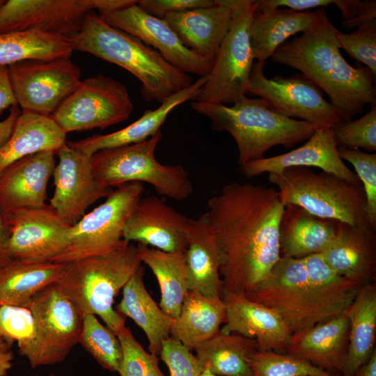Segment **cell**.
Masks as SVG:
<instances>
[{"label":"cell","mask_w":376,"mask_h":376,"mask_svg":"<svg viewBox=\"0 0 376 376\" xmlns=\"http://www.w3.org/2000/svg\"><path fill=\"white\" fill-rule=\"evenodd\" d=\"M207 205L220 249L222 293L246 295L281 258L284 204L280 193L274 187L232 182L210 197Z\"/></svg>","instance_id":"obj_1"},{"label":"cell","mask_w":376,"mask_h":376,"mask_svg":"<svg viewBox=\"0 0 376 376\" xmlns=\"http://www.w3.org/2000/svg\"><path fill=\"white\" fill-rule=\"evenodd\" d=\"M363 285L336 274L316 253L281 257L245 296L275 311L293 334L343 314Z\"/></svg>","instance_id":"obj_2"},{"label":"cell","mask_w":376,"mask_h":376,"mask_svg":"<svg viewBox=\"0 0 376 376\" xmlns=\"http://www.w3.org/2000/svg\"><path fill=\"white\" fill-rule=\"evenodd\" d=\"M325 8L307 31L281 45L272 56L274 62L299 70L330 99L343 121L352 120L366 105L376 104V77L365 65L346 61L340 53L336 33Z\"/></svg>","instance_id":"obj_3"},{"label":"cell","mask_w":376,"mask_h":376,"mask_svg":"<svg viewBox=\"0 0 376 376\" xmlns=\"http://www.w3.org/2000/svg\"><path fill=\"white\" fill-rule=\"evenodd\" d=\"M73 51L88 53L130 72L141 83L140 93L147 102L162 104L188 87L191 77L168 63L140 39L111 26L91 11L77 33L68 37Z\"/></svg>","instance_id":"obj_4"},{"label":"cell","mask_w":376,"mask_h":376,"mask_svg":"<svg viewBox=\"0 0 376 376\" xmlns=\"http://www.w3.org/2000/svg\"><path fill=\"white\" fill-rule=\"evenodd\" d=\"M191 107L210 120L213 130L232 136L237 147L239 166L263 158L273 146L292 148L308 140L316 130L306 121L273 111L260 97L244 96L230 107L192 101Z\"/></svg>","instance_id":"obj_5"},{"label":"cell","mask_w":376,"mask_h":376,"mask_svg":"<svg viewBox=\"0 0 376 376\" xmlns=\"http://www.w3.org/2000/svg\"><path fill=\"white\" fill-rule=\"evenodd\" d=\"M141 263L136 245L126 242L110 253L63 264L55 283L82 315L99 316L117 335L125 318L113 307L114 299Z\"/></svg>","instance_id":"obj_6"},{"label":"cell","mask_w":376,"mask_h":376,"mask_svg":"<svg viewBox=\"0 0 376 376\" xmlns=\"http://www.w3.org/2000/svg\"><path fill=\"white\" fill-rule=\"evenodd\" d=\"M268 180L277 187L284 205L294 204L321 218L368 226L361 183H353L322 171L315 173L303 166L269 173Z\"/></svg>","instance_id":"obj_7"},{"label":"cell","mask_w":376,"mask_h":376,"mask_svg":"<svg viewBox=\"0 0 376 376\" xmlns=\"http://www.w3.org/2000/svg\"><path fill=\"white\" fill-rule=\"evenodd\" d=\"M162 131L146 140L100 150L91 157L96 180L111 188L128 182H146L164 198H187L194 187L187 170L181 165L163 164L155 157Z\"/></svg>","instance_id":"obj_8"},{"label":"cell","mask_w":376,"mask_h":376,"mask_svg":"<svg viewBox=\"0 0 376 376\" xmlns=\"http://www.w3.org/2000/svg\"><path fill=\"white\" fill-rule=\"evenodd\" d=\"M221 1L231 9L230 27L195 101L226 105L233 104L247 95L255 59L249 35L255 1Z\"/></svg>","instance_id":"obj_9"},{"label":"cell","mask_w":376,"mask_h":376,"mask_svg":"<svg viewBox=\"0 0 376 376\" xmlns=\"http://www.w3.org/2000/svg\"><path fill=\"white\" fill-rule=\"evenodd\" d=\"M144 187L141 182L121 185L100 205L86 213L69 232L67 246L52 263L65 264L110 253L126 242L124 228Z\"/></svg>","instance_id":"obj_10"},{"label":"cell","mask_w":376,"mask_h":376,"mask_svg":"<svg viewBox=\"0 0 376 376\" xmlns=\"http://www.w3.org/2000/svg\"><path fill=\"white\" fill-rule=\"evenodd\" d=\"M134 109L127 87L103 75L81 80L51 116L68 132L104 129L127 120Z\"/></svg>","instance_id":"obj_11"},{"label":"cell","mask_w":376,"mask_h":376,"mask_svg":"<svg viewBox=\"0 0 376 376\" xmlns=\"http://www.w3.org/2000/svg\"><path fill=\"white\" fill-rule=\"evenodd\" d=\"M28 308L36 326L31 368L63 362L78 343L82 330V315L54 282L32 298Z\"/></svg>","instance_id":"obj_12"},{"label":"cell","mask_w":376,"mask_h":376,"mask_svg":"<svg viewBox=\"0 0 376 376\" xmlns=\"http://www.w3.org/2000/svg\"><path fill=\"white\" fill-rule=\"evenodd\" d=\"M264 62L253 63L247 95L263 99L274 112L287 118H297L317 129H331L342 120L327 102L323 91L302 73L267 78Z\"/></svg>","instance_id":"obj_13"},{"label":"cell","mask_w":376,"mask_h":376,"mask_svg":"<svg viewBox=\"0 0 376 376\" xmlns=\"http://www.w3.org/2000/svg\"><path fill=\"white\" fill-rule=\"evenodd\" d=\"M22 112L51 116L75 90L81 70L70 57L26 60L8 66Z\"/></svg>","instance_id":"obj_14"},{"label":"cell","mask_w":376,"mask_h":376,"mask_svg":"<svg viewBox=\"0 0 376 376\" xmlns=\"http://www.w3.org/2000/svg\"><path fill=\"white\" fill-rule=\"evenodd\" d=\"M4 219L10 230L7 253L10 260L52 262L67 246L71 226L49 204L19 210Z\"/></svg>","instance_id":"obj_15"},{"label":"cell","mask_w":376,"mask_h":376,"mask_svg":"<svg viewBox=\"0 0 376 376\" xmlns=\"http://www.w3.org/2000/svg\"><path fill=\"white\" fill-rule=\"evenodd\" d=\"M137 3L99 15L111 26L152 47L168 63L180 70L187 74L207 76L214 61L186 47L164 19L148 14Z\"/></svg>","instance_id":"obj_16"},{"label":"cell","mask_w":376,"mask_h":376,"mask_svg":"<svg viewBox=\"0 0 376 376\" xmlns=\"http://www.w3.org/2000/svg\"><path fill=\"white\" fill-rule=\"evenodd\" d=\"M58 162L53 175L55 187L49 205L68 225L74 226L92 204L105 198L112 191L96 180L91 157L65 142L56 152Z\"/></svg>","instance_id":"obj_17"},{"label":"cell","mask_w":376,"mask_h":376,"mask_svg":"<svg viewBox=\"0 0 376 376\" xmlns=\"http://www.w3.org/2000/svg\"><path fill=\"white\" fill-rule=\"evenodd\" d=\"M95 0H8L0 7V34L37 31L69 37L80 31Z\"/></svg>","instance_id":"obj_18"},{"label":"cell","mask_w":376,"mask_h":376,"mask_svg":"<svg viewBox=\"0 0 376 376\" xmlns=\"http://www.w3.org/2000/svg\"><path fill=\"white\" fill-rule=\"evenodd\" d=\"M189 219L164 197L141 198L124 228L123 239L165 252L185 251Z\"/></svg>","instance_id":"obj_19"},{"label":"cell","mask_w":376,"mask_h":376,"mask_svg":"<svg viewBox=\"0 0 376 376\" xmlns=\"http://www.w3.org/2000/svg\"><path fill=\"white\" fill-rule=\"evenodd\" d=\"M52 150L27 156L0 174V212L3 217L15 212L47 205V185L56 164Z\"/></svg>","instance_id":"obj_20"},{"label":"cell","mask_w":376,"mask_h":376,"mask_svg":"<svg viewBox=\"0 0 376 376\" xmlns=\"http://www.w3.org/2000/svg\"><path fill=\"white\" fill-rule=\"evenodd\" d=\"M293 166L316 167L353 183H361L357 175L340 158L331 129H317L301 146L288 152L263 157L240 166L246 178L263 173H280Z\"/></svg>","instance_id":"obj_21"},{"label":"cell","mask_w":376,"mask_h":376,"mask_svg":"<svg viewBox=\"0 0 376 376\" xmlns=\"http://www.w3.org/2000/svg\"><path fill=\"white\" fill-rule=\"evenodd\" d=\"M221 297L226 308L221 332L255 339L259 350L286 353L291 334L275 311L244 295L222 293Z\"/></svg>","instance_id":"obj_22"},{"label":"cell","mask_w":376,"mask_h":376,"mask_svg":"<svg viewBox=\"0 0 376 376\" xmlns=\"http://www.w3.org/2000/svg\"><path fill=\"white\" fill-rule=\"evenodd\" d=\"M340 276L363 285L376 278V230L338 221L334 238L320 253Z\"/></svg>","instance_id":"obj_23"},{"label":"cell","mask_w":376,"mask_h":376,"mask_svg":"<svg viewBox=\"0 0 376 376\" xmlns=\"http://www.w3.org/2000/svg\"><path fill=\"white\" fill-rule=\"evenodd\" d=\"M207 79V76L200 77L188 87L170 96L157 109L146 110L139 118L123 129L66 143L71 148L92 156L102 150L143 141L161 130L162 125L175 107L189 100L195 101Z\"/></svg>","instance_id":"obj_24"},{"label":"cell","mask_w":376,"mask_h":376,"mask_svg":"<svg viewBox=\"0 0 376 376\" xmlns=\"http://www.w3.org/2000/svg\"><path fill=\"white\" fill-rule=\"evenodd\" d=\"M231 18V9L216 0L212 6L171 14L164 19L186 47L214 61Z\"/></svg>","instance_id":"obj_25"},{"label":"cell","mask_w":376,"mask_h":376,"mask_svg":"<svg viewBox=\"0 0 376 376\" xmlns=\"http://www.w3.org/2000/svg\"><path fill=\"white\" fill-rule=\"evenodd\" d=\"M185 251L189 290L221 296L219 246L207 212L189 218Z\"/></svg>","instance_id":"obj_26"},{"label":"cell","mask_w":376,"mask_h":376,"mask_svg":"<svg viewBox=\"0 0 376 376\" xmlns=\"http://www.w3.org/2000/svg\"><path fill=\"white\" fill-rule=\"evenodd\" d=\"M350 324L342 314L291 334L286 353L302 358L331 373L342 374L349 341Z\"/></svg>","instance_id":"obj_27"},{"label":"cell","mask_w":376,"mask_h":376,"mask_svg":"<svg viewBox=\"0 0 376 376\" xmlns=\"http://www.w3.org/2000/svg\"><path fill=\"white\" fill-rule=\"evenodd\" d=\"M338 224L297 205H285L279 225L281 257L300 258L321 253L334 238Z\"/></svg>","instance_id":"obj_28"},{"label":"cell","mask_w":376,"mask_h":376,"mask_svg":"<svg viewBox=\"0 0 376 376\" xmlns=\"http://www.w3.org/2000/svg\"><path fill=\"white\" fill-rule=\"evenodd\" d=\"M318 17V8L302 12L284 8L255 9L249 27L254 58L265 63L288 38L309 30Z\"/></svg>","instance_id":"obj_29"},{"label":"cell","mask_w":376,"mask_h":376,"mask_svg":"<svg viewBox=\"0 0 376 376\" xmlns=\"http://www.w3.org/2000/svg\"><path fill=\"white\" fill-rule=\"evenodd\" d=\"M226 316V304L221 296L210 297L189 290L178 317L173 320L171 337L194 350L220 331Z\"/></svg>","instance_id":"obj_30"},{"label":"cell","mask_w":376,"mask_h":376,"mask_svg":"<svg viewBox=\"0 0 376 376\" xmlns=\"http://www.w3.org/2000/svg\"><path fill=\"white\" fill-rule=\"evenodd\" d=\"M144 267L141 265L123 290V297L116 310L131 318L145 333L148 350L159 356L162 343L171 337L173 319L166 314L148 292L144 281Z\"/></svg>","instance_id":"obj_31"},{"label":"cell","mask_w":376,"mask_h":376,"mask_svg":"<svg viewBox=\"0 0 376 376\" xmlns=\"http://www.w3.org/2000/svg\"><path fill=\"white\" fill-rule=\"evenodd\" d=\"M66 135L51 116L22 112L11 136L0 147V174L27 156L46 150L56 152L66 142Z\"/></svg>","instance_id":"obj_32"},{"label":"cell","mask_w":376,"mask_h":376,"mask_svg":"<svg viewBox=\"0 0 376 376\" xmlns=\"http://www.w3.org/2000/svg\"><path fill=\"white\" fill-rule=\"evenodd\" d=\"M349 320L347 352L343 376H354L375 350L376 283L363 285L343 313Z\"/></svg>","instance_id":"obj_33"},{"label":"cell","mask_w":376,"mask_h":376,"mask_svg":"<svg viewBox=\"0 0 376 376\" xmlns=\"http://www.w3.org/2000/svg\"><path fill=\"white\" fill-rule=\"evenodd\" d=\"M258 350L255 339L221 331L194 350L202 372L218 376H252L250 361Z\"/></svg>","instance_id":"obj_34"},{"label":"cell","mask_w":376,"mask_h":376,"mask_svg":"<svg viewBox=\"0 0 376 376\" xmlns=\"http://www.w3.org/2000/svg\"><path fill=\"white\" fill-rule=\"evenodd\" d=\"M141 263L155 276L161 292V309L172 319L180 312L184 299L189 290L185 253L165 252L137 244Z\"/></svg>","instance_id":"obj_35"},{"label":"cell","mask_w":376,"mask_h":376,"mask_svg":"<svg viewBox=\"0 0 376 376\" xmlns=\"http://www.w3.org/2000/svg\"><path fill=\"white\" fill-rule=\"evenodd\" d=\"M63 264L10 260L0 268V307H28L32 298L58 279Z\"/></svg>","instance_id":"obj_36"},{"label":"cell","mask_w":376,"mask_h":376,"mask_svg":"<svg viewBox=\"0 0 376 376\" xmlns=\"http://www.w3.org/2000/svg\"><path fill=\"white\" fill-rule=\"evenodd\" d=\"M73 52L68 37L37 31L0 34V65L9 66L26 60L70 57Z\"/></svg>","instance_id":"obj_37"},{"label":"cell","mask_w":376,"mask_h":376,"mask_svg":"<svg viewBox=\"0 0 376 376\" xmlns=\"http://www.w3.org/2000/svg\"><path fill=\"white\" fill-rule=\"evenodd\" d=\"M79 343L102 367L118 373L123 359L120 342L117 335L101 324L96 315H82Z\"/></svg>","instance_id":"obj_38"},{"label":"cell","mask_w":376,"mask_h":376,"mask_svg":"<svg viewBox=\"0 0 376 376\" xmlns=\"http://www.w3.org/2000/svg\"><path fill=\"white\" fill-rule=\"evenodd\" d=\"M250 366L252 376H336L302 358L274 351H256Z\"/></svg>","instance_id":"obj_39"},{"label":"cell","mask_w":376,"mask_h":376,"mask_svg":"<svg viewBox=\"0 0 376 376\" xmlns=\"http://www.w3.org/2000/svg\"><path fill=\"white\" fill-rule=\"evenodd\" d=\"M36 335L33 316L28 307H0V336L10 343L16 341L19 353L28 361L33 354Z\"/></svg>","instance_id":"obj_40"},{"label":"cell","mask_w":376,"mask_h":376,"mask_svg":"<svg viewBox=\"0 0 376 376\" xmlns=\"http://www.w3.org/2000/svg\"><path fill=\"white\" fill-rule=\"evenodd\" d=\"M338 148L376 150V104L357 120L340 121L331 128Z\"/></svg>","instance_id":"obj_41"},{"label":"cell","mask_w":376,"mask_h":376,"mask_svg":"<svg viewBox=\"0 0 376 376\" xmlns=\"http://www.w3.org/2000/svg\"><path fill=\"white\" fill-rule=\"evenodd\" d=\"M117 336L123 350L120 376H166L159 368V357L145 350L128 327H124Z\"/></svg>","instance_id":"obj_42"},{"label":"cell","mask_w":376,"mask_h":376,"mask_svg":"<svg viewBox=\"0 0 376 376\" xmlns=\"http://www.w3.org/2000/svg\"><path fill=\"white\" fill-rule=\"evenodd\" d=\"M338 150L340 158L350 162L356 171L365 192L368 225L376 230V154L359 149L338 148Z\"/></svg>","instance_id":"obj_43"},{"label":"cell","mask_w":376,"mask_h":376,"mask_svg":"<svg viewBox=\"0 0 376 376\" xmlns=\"http://www.w3.org/2000/svg\"><path fill=\"white\" fill-rule=\"evenodd\" d=\"M336 38L340 49L364 64L376 77V19L362 24L350 33L338 30Z\"/></svg>","instance_id":"obj_44"},{"label":"cell","mask_w":376,"mask_h":376,"mask_svg":"<svg viewBox=\"0 0 376 376\" xmlns=\"http://www.w3.org/2000/svg\"><path fill=\"white\" fill-rule=\"evenodd\" d=\"M159 357L168 367L170 376H200L202 373L191 350L171 337L163 341Z\"/></svg>","instance_id":"obj_45"},{"label":"cell","mask_w":376,"mask_h":376,"mask_svg":"<svg viewBox=\"0 0 376 376\" xmlns=\"http://www.w3.org/2000/svg\"><path fill=\"white\" fill-rule=\"evenodd\" d=\"M212 0H139L138 6L148 14L159 19L196 8L212 6Z\"/></svg>","instance_id":"obj_46"},{"label":"cell","mask_w":376,"mask_h":376,"mask_svg":"<svg viewBox=\"0 0 376 376\" xmlns=\"http://www.w3.org/2000/svg\"><path fill=\"white\" fill-rule=\"evenodd\" d=\"M17 104L12 88L8 68L0 65V115L7 109Z\"/></svg>","instance_id":"obj_47"},{"label":"cell","mask_w":376,"mask_h":376,"mask_svg":"<svg viewBox=\"0 0 376 376\" xmlns=\"http://www.w3.org/2000/svg\"><path fill=\"white\" fill-rule=\"evenodd\" d=\"M21 113L17 104L10 108L9 115L0 121V147L10 138L13 131L15 122Z\"/></svg>","instance_id":"obj_48"},{"label":"cell","mask_w":376,"mask_h":376,"mask_svg":"<svg viewBox=\"0 0 376 376\" xmlns=\"http://www.w3.org/2000/svg\"><path fill=\"white\" fill-rule=\"evenodd\" d=\"M10 230L7 223L0 212V268L7 264L10 259L7 253Z\"/></svg>","instance_id":"obj_49"},{"label":"cell","mask_w":376,"mask_h":376,"mask_svg":"<svg viewBox=\"0 0 376 376\" xmlns=\"http://www.w3.org/2000/svg\"><path fill=\"white\" fill-rule=\"evenodd\" d=\"M14 355L10 350L0 348V376H7L13 366Z\"/></svg>","instance_id":"obj_50"},{"label":"cell","mask_w":376,"mask_h":376,"mask_svg":"<svg viewBox=\"0 0 376 376\" xmlns=\"http://www.w3.org/2000/svg\"><path fill=\"white\" fill-rule=\"evenodd\" d=\"M354 376H376V350L369 360L355 372Z\"/></svg>","instance_id":"obj_51"},{"label":"cell","mask_w":376,"mask_h":376,"mask_svg":"<svg viewBox=\"0 0 376 376\" xmlns=\"http://www.w3.org/2000/svg\"><path fill=\"white\" fill-rule=\"evenodd\" d=\"M11 344L10 342L4 339L3 338L0 336V348L1 349H5V350H10L11 347Z\"/></svg>","instance_id":"obj_52"},{"label":"cell","mask_w":376,"mask_h":376,"mask_svg":"<svg viewBox=\"0 0 376 376\" xmlns=\"http://www.w3.org/2000/svg\"><path fill=\"white\" fill-rule=\"evenodd\" d=\"M200 376H218V375H215L212 373H211L210 371H208L207 370H205L202 372V373L201 374Z\"/></svg>","instance_id":"obj_53"},{"label":"cell","mask_w":376,"mask_h":376,"mask_svg":"<svg viewBox=\"0 0 376 376\" xmlns=\"http://www.w3.org/2000/svg\"><path fill=\"white\" fill-rule=\"evenodd\" d=\"M47 376H56V375L54 373H51L49 375H47Z\"/></svg>","instance_id":"obj_54"},{"label":"cell","mask_w":376,"mask_h":376,"mask_svg":"<svg viewBox=\"0 0 376 376\" xmlns=\"http://www.w3.org/2000/svg\"><path fill=\"white\" fill-rule=\"evenodd\" d=\"M4 1H5L4 0H0V7L2 6Z\"/></svg>","instance_id":"obj_55"},{"label":"cell","mask_w":376,"mask_h":376,"mask_svg":"<svg viewBox=\"0 0 376 376\" xmlns=\"http://www.w3.org/2000/svg\"><path fill=\"white\" fill-rule=\"evenodd\" d=\"M36 376H38V375H36Z\"/></svg>","instance_id":"obj_56"}]
</instances>
